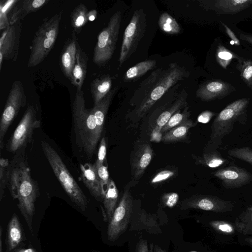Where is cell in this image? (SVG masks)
Here are the masks:
<instances>
[{
	"label": "cell",
	"instance_id": "7402d4cb",
	"mask_svg": "<svg viewBox=\"0 0 252 252\" xmlns=\"http://www.w3.org/2000/svg\"><path fill=\"white\" fill-rule=\"evenodd\" d=\"M112 78L108 75L94 79L91 85V93L94 105L101 101L111 91Z\"/></svg>",
	"mask_w": 252,
	"mask_h": 252
},
{
	"label": "cell",
	"instance_id": "ab89813d",
	"mask_svg": "<svg viewBox=\"0 0 252 252\" xmlns=\"http://www.w3.org/2000/svg\"><path fill=\"white\" fill-rule=\"evenodd\" d=\"M179 199V194L173 192L164 194L161 197V201L164 206L172 208L177 204Z\"/></svg>",
	"mask_w": 252,
	"mask_h": 252
},
{
	"label": "cell",
	"instance_id": "44dd1931",
	"mask_svg": "<svg viewBox=\"0 0 252 252\" xmlns=\"http://www.w3.org/2000/svg\"><path fill=\"white\" fill-rule=\"evenodd\" d=\"M187 93L183 89L172 105L158 116L156 122L155 129L161 131L170 118L187 104Z\"/></svg>",
	"mask_w": 252,
	"mask_h": 252
},
{
	"label": "cell",
	"instance_id": "b9f144b4",
	"mask_svg": "<svg viewBox=\"0 0 252 252\" xmlns=\"http://www.w3.org/2000/svg\"><path fill=\"white\" fill-rule=\"evenodd\" d=\"M242 74L246 82L252 83V63L248 62L246 63L243 68Z\"/></svg>",
	"mask_w": 252,
	"mask_h": 252
},
{
	"label": "cell",
	"instance_id": "5b68a950",
	"mask_svg": "<svg viewBox=\"0 0 252 252\" xmlns=\"http://www.w3.org/2000/svg\"><path fill=\"white\" fill-rule=\"evenodd\" d=\"M189 75L184 67L172 63L147 92L135 110L136 116L143 117L171 87Z\"/></svg>",
	"mask_w": 252,
	"mask_h": 252
},
{
	"label": "cell",
	"instance_id": "e575fe53",
	"mask_svg": "<svg viewBox=\"0 0 252 252\" xmlns=\"http://www.w3.org/2000/svg\"><path fill=\"white\" fill-rule=\"evenodd\" d=\"M10 164L8 159L4 158H0V200L3 198L4 189L7 187L8 168Z\"/></svg>",
	"mask_w": 252,
	"mask_h": 252
},
{
	"label": "cell",
	"instance_id": "8d00e7d4",
	"mask_svg": "<svg viewBox=\"0 0 252 252\" xmlns=\"http://www.w3.org/2000/svg\"><path fill=\"white\" fill-rule=\"evenodd\" d=\"M210 225L216 231L222 234H232L235 232V227L229 222L222 220H213Z\"/></svg>",
	"mask_w": 252,
	"mask_h": 252
},
{
	"label": "cell",
	"instance_id": "7bdbcfd3",
	"mask_svg": "<svg viewBox=\"0 0 252 252\" xmlns=\"http://www.w3.org/2000/svg\"><path fill=\"white\" fill-rule=\"evenodd\" d=\"M214 113L209 111H206L201 113L198 117L197 120L199 122L202 123H207L209 122Z\"/></svg>",
	"mask_w": 252,
	"mask_h": 252
},
{
	"label": "cell",
	"instance_id": "7a4b0ae2",
	"mask_svg": "<svg viewBox=\"0 0 252 252\" xmlns=\"http://www.w3.org/2000/svg\"><path fill=\"white\" fill-rule=\"evenodd\" d=\"M72 112L76 142L91 158L101 135L98 132L92 109L85 107L82 90H76Z\"/></svg>",
	"mask_w": 252,
	"mask_h": 252
},
{
	"label": "cell",
	"instance_id": "30bf717a",
	"mask_svg": "<svg viewBox=\"0 0 252 252\" xmlns=\"http://www.w3.org/2000/svg\"><path fill=\"white\" fill-rule=\"evenodd\" d=\"M146 29V19L142 9L134 11L124 33L119 57L121 66L135 51L143 36Z\"/></svg>",
	"mask_w": 252,
	"mask_h": 252
},
{
	"label": "cell",
	"instance_id": "d590c367",
	"mask_svg": "<svg viewBox=\"0 0 252 252\" xmlns=\"http://www.w3.org/2000/svg\"><path fill=\"white\" fill-rule=\"evenodd\" d=\"M94 164L95 168L97 175L100 181L104 195L110 180V178H109L107 166L105 164L96 165L94 163Z\"/></svg>",
	"mask_w": 252,
	"mask_h": 252
},
{
	"label": "cell",
	"instance_id": "4fadbf2b",
	"mask_svg": "<svg viewBox=\"0 0 252 252\" xmlns=\"http://www.w3.org/2000/svg\"><path fill=\"white\" fill-rule=\"evenodd\" d=\"M232 202L217 196L206 195L193 196L184 200L181 203L182 209H197L216 213H226L233 210Z\"/></svg>",
	"mask_w": 252,
	"mask_h": 252
},
{
	"label": "cell",
	"instance_id": "ac0fdd59",
	"mask_svg": "<svg viewBox=\"0 0 252 252\" xmlns=\"http://www.w3.org/2000/svg\"><path fill=\"white\" fill-rule=\"evenodd\" d=\"M80 167L82 181L91 194L97 201L103 200V192L94 164H81Z\"/></svg>",
	"mask_w": 252,
	"mask_h": 252
},
{
	"label": "cell",
	"instance_id": "ba28073f",
	"mask_svg": "<svg viewBox=\"0 0 252 252\" xmlns=\"http://www.w3.org/2000/svg\"><path fill=\"white\" fill-rule=\"evenodd\" d=\"M40 126V121L37 118L35 108L29 105L7 143L6 150L15 154L25 149L32 140L34 130Z\"/></svg>",
	"mask_w": 252,
	"mask_h": 252
},
{
	"label": "cell",
	"instance_id": "d6a6232c",
	"mask_svg": "<svg viewBox=\"0 0 252 252\" xmlns=\"http://www.w3.org/2000/svg\"><path fill=\"white\" fill-rule=\"evenodd\" d=\"M16 0H1L0 6V30H3L10 25L9 12Z\"/></svg>",
	"mask_w": 252,
	"mask_h": 252
},
{
	"label": "cell",
	"instance_id": "816d5d0a",
	"mask_svg": "<svg viewBox=\"0 0 252 252\" xmlns=\"http://www.w3.org/2000/svg\"><path fill=\"white\" fill-rule=\"evenodd\" d=\"M197 252L192 251V252Z\"/></svg>",
	"mask_w": 252,
	"mask_h": 252
},
{
	"label": "cell",
	"instance_id": "f907efd6",
	"mask_svg": "<svg viewBox=\"0 0 252 252\" xmlns=\"http://www.w3.org/2000/svg\"><path fill=\"white\" fill-rule=\"evenodd\" d=\"M245 240L249 245L252 246V237H247Z\"/></svg>",
	"mask_w": 252,
	"mask_h": 252
},
{
	"label": "cell",
	"instance_id": "5bb4252c",
	"mask_svg": "<svg viewBox=\"0 0 252 252\" xmlns=\"http://www.w3.org/2000/svg\"><path fill=\"white\" fill-rule=\"evenodd\" d=\"M214 175L221 181L223 187L227 189L242 187L252 181V174L245 169L231 165L220 168Z\"/></svg>",
	"mask_w": 252,
	"mask_h": 252
},
{
	"label": "cell",
	"instance_id": "f35d334b",
	"mask_svg": "<svg viewBox=\"0 0 252 252\" xmlns=\"http://www.w3.org/2000/svg\"><path fill=\"white\" fill-rule=\"evenodd\" d=\"M174 175V171L163 170L156 174L152 179L151 183L152 184H159L170 179Z\"/></svg>",
	"mask_w": 252,
	"mask_h": 252
},
{
	"label": "cell",
	"instance_id": "d6986e66",
	"mask_svg": "<svg viewBox=\"0 0 252 252\" xmlns=\"http://www.w3.org/2000/svg\"><path fill=\"white\" fill-rule=\"evenodd\" d=\"M88 57L79 43L77 45L76 62L73 67L70 81L76 90H82L87 72Z\"/></svg>",
	"mask_w": 252,
	"mask_h": 252
},
{
	"label": "cell",
	"instance_id": "603a6c76",
	"mask_svg": "<svg viewBox=\"0 0 252 252\" xmlns=\"http://www.w3.org/2000/svg\"><path fill=\"white\" fill-rule=\"evenodd\" d=\"M22 239V230L20 222L16 214L11 217L7 228L6 245L7 252L14 250Z\"/></svg>",
	"mask_w": 252,
	"mask_h": 252
},
{
	"label": "cell",
	"instance_id": "4dcf8cb0",
	"mask_svg": "<svg viewBox=\"0 0 252 252\" xmlns=\"http://www.w3.org/2000/svg\"><path fill=\"white\" fill-rule=\"evenodd\" d=\"M158 26L162 31L169 34H177L180 32V27L175 19L166 12L160 15Z\"/></svg>",
	"mask_w": 252,
	"mask_h": 252
},
{
	"label": "cell",
	"instance_id": "e0dca14e",
	"mask_svg": "<svg viewBox=\"0 0 252 252\" xmlns=\"http://www.w3.org/2000/svg\"><path fill=\"white\" fill-rule=\"evenodd\" d=\"M49 1L48 0H17L8 14L10 25L20 22L29 14L38 10Z\"/></svg>",
	"mask_w": 252,
	"mask_h": 252
},
{
	"label": "cell",
	"instance_id": "484cf974",
	"mask_svg": "<svg viewBox=\"0 0 252 252\" xmlns=\"http://www.w3.org/2000/svg\"><path fill=\"white\" fill-rule=\"evenodd\" d=\"M89 11L83 3H80L72 11L71 14V24L73 31L80 33L82 28L88 21Z\"/></svg>",
	"mask_w": 252,
	"mask_h": 252
},
{
	"label": "cell",
	"instance_id": "d4e9b609",
	"mask_svg": "<svg viewBox=\"0 0 252 252\" xmlns=\"http://www.w3.org/2000/svg\"><path fill=\"white\" fill-rule=\"evenodd\" d=\"M195 125L196 124L189 119L165 133L162 137V140L165 142H171L182 140L187 136L189 129Z\"/></svg>",
	"mask_w": 252,
	"mask_h": 252
},
{
	"label": "cell",
	"instance_id": "836d02e7",
	"mask_svg": "<svg viewBox=\"0 0 252 252\" xmlns=\"http://www.w3.org/2000/svg\"><path fill=\"white\" fill-rule=\"evenodd\" d=\"M227 153L231 157L252 164V149L250 147L235 148L230 149Z\"/></svg>",
	"mask_w": 252,
	"mask_h": 252
},
{
	"label": "cell",
	"instance_id": "2e32d148",
	"mask_svg": "<svg viewBox=\"0 0 252 252\" xmlns=\"http://www.w3.org/2000/svg\"><path fill=\"white\" fill-rule=\"evenodd\" d=\"M153 156L152 148L148 143H142L136 148L131 160V172L134 179H138L142 176L150 163Z\"/></svg>",
	"mask_w": 252,
	"mask_h": 252
},
{
	"label": "cell",
	"instance_id": "8fae6325",
	"mask_svg": "<svg viewBox=\"0 0 252 252\" xmlns=\"http://www.w3.org/2000/svg\"><path fill=\"white\" fill-rule=\"evenodd\" d=\"M133 201L128 190H126L109 221L107 237L110 241H116L126 230L132 213Z\"/></svg>",
	"mask_w": 252,
	"mask_h": 252
},
{
	"label": "cell",
	"instance_id": "f1b7e54d",
	"mask_svg": "<svg viewBox=\"0 0 252 252\" xmlns=\"http://www.w3.org/2000/svg\"><path fill=\"white\" fill-rule=\"evenodd\" d=\"M252 3V0H220L217 1L215 5L224 13H234Z\"/></svg>",
	"mask_w": 252,
	"mask_h": 252
},
{
	"label": "cell",
	"instance_id": "9c48e42d",
	"mask_svg": "<svg viewBox=\"0 0 252 252\" xmlns=\"http://www.w3.org/2000/svg\"><path fill=\"white\" fill-rule=\"evenodd\" d=\"M27 97L22 82L15 81L8 94L0 121V149L4 147V138L7 131L18 114L20 109L24 107Z\"/></svg>",
	"mask_w": 252,
	"mask_h": 252
},
{
	"label": "cell",
	"instance_id": "6da1fadb",
	"mask_svg": "<svg viewBox=\"0 0 252 252\" xmlns=\"http://www.w3.org/2000/svg\"><path fill=\"white\" fill-rule=\"evenodd\" d=\"M7 187L32 233L35 203L39 195L38 184L31 175L25 149L16 153L8 168Z\"/></svg>",
	"mask_w": 252,
	"mask_h": 252
},
{
	"label": "cell",
	"instance_id": "74e56055",
	"mask_svg": "<svg viewBox=\"0 0 252 252\" xmlns=\"http://www.w3.org/2000/svg\"><path fill=\"white\" fill-rule=\"evenodd\" d=\"M216 56L218 61L225 68L233 58V54L223 47L218 49Z\"/></svg>",
	"mask_w": 252,
	"mask_h": 252
},
{
	"label": "cell",
	"instance_id": "60d3db41",
	"mask_svg": "<svg viewBox=\"0 0 252 252\" xmlns=\"http://www.w3.org/2000/svg\"><path fill=\"white\" fill-rule=\"evenodd\" d=\"M106 143L105 137H103L100 142L97 153V157L94 164L96 165L104 164L106 157Z\"/></svg>",
	"mask_w": 252,
	"mask_h": 252
},
{
	"label": "cell",
	"instance_id": "ffe728a7",
	"mask_svg": "<svg viewBox=\"0 0 252 252\" xmlns=\"http://www.w3.org/2000/svg\"><path fill=\"white\" fill-rule=\"evenodd\" d=\"M229 90L228 85L222 82L214 81L208 82L197 90V96L204 101H208L225 94Z\"/></svg>",
	"mask_w": 252,
	"mask_h": 252
},
{
	"label": "cell",
	"instance_id": "83f0119b",
	"mask_svg": "<svg viewBox=\"0 0 252 252\" xmlns=\"http://www.w3.org/2000/svg\"><path fill=\"white\" fill-rule=\"evenodd\" d=\"M156 64V60H150L140 62L127 70L125 75L124 79L131 80L137 79L155 68Z\"/></svg>",
	"mask_w": 252,
	"mask_h": 252
},
{
	"label": "cell",
	"instance_id": "7c38bea8",
	"mask_svg": "<svg viewBox=\"0 0 252 252\" xmlns=\"http://www.w3.org/2000/svg\"><path fill=\"white\" fill-rule=\"evenodd\" d=\"M22 30L21 22L10 25L2 31L0 38V68L2 61H16L19 49Z\"/></svg>",
	"mask_w": 252,
	"mask_h": 252
},
{
	"label": "cell",
	"instance_id": "ee69618b",
	"mask_svg": "<svg viewBox=\"0 0 252 252\" xmlns=\"http://www.w3.org/2000/svg\"><path fill=\"white\" fill-rule=\"evenodd\" d=\"M136 252H149L148 243L146 240L141 239L136 244Z\"/></svg>",
	"mask_w": 252,
	"mask_h": 252
},
{
	"label": "cell",
	"instance_id": "681fc988",
	"mask_svg": "<svg viewBox=\"0 0 252 252\" xmlns=\"http://www.w3.org/2000/svg\"><path fill=\"white\" fill-rule=\"evenodd\" d=\"M2 229L0 225V252H2Z\"/></svg>",
	"mask_w": 252,
	"mask_h": 252
},
{
	"label": "cell",
	"instance_id": "52a82bcc",
	"mask_svg": "<svg viewBox=\"0 0 252 252\" xmlns=\"http://www.w3.org/2000/svg\"><path fill=\"white\" fill-rule=\"evenodd\" d=\"M121 22V12H115L110 18L108 25L99 33L94 48L93 62L103 65L111 58L117 44Z\"/></svg>",
	"mask_w": 252,
	"mask_h": 252
},
{
	"label": "cell",
	"instance_id": "277c9868",
	"mask_svg": "<svg viewBox=\"0 0 252 252\" xmlns=\"http://www.w3.org/2000/svg\"><path fill=\"white\" fill-rule=\"evenodd\" d=\"M61 18L62 13H59L44 19L33 38L28 67L37 65L47 57L57 39Z\"/></svg>",
	"mask_w": 252,
	"mask_h": 252
},
{
	"label": "cell",
	"instance_id": "8992f818",
	"mask_svg": "<svg viewBox=\"0 0 252 252\" xmlns=\"http://www.w3.org/2000/svg\"><path fill=\"white\" fill-rule=\"evenodd\" d=\"M248 100L242 98L233 102L224 108L215 119L211 126V144L216 148L232 130L236 122L245 124V115Z\"/></svg>",
	"mask_w": 252,
	"mask_h": 252
},
{
	"label": "cell",
	"instance_id": "3957f363",
	"mask_svg": "<svg viewBox=\"0 0 252 252\" xmlns=\"http://www.w3.org/2000/svg\"><path fill=\"white\" fill-rule=\"evenodd\" d=\"M41 146L53 172L70 200L82 211L88 205L87 198L57 152L46 141H41Z\"/></svg>",
	"mask_w": 252,
	"mask_h": 252
},
{
	"label": "cell",
	"instance_id": "c3c4849f",
	"mask_svg": "<svg viewBox=\"0 0 252 252\" xmlns=\"http://www.w3.org/2000/svg\"><path fill=\"white\" fill-rule=\"evenodd\" d=\"M154 252H166V251L159 246L155 245L154 248Z\"/></svg>",
	"mask_w": 252,
	"mask_h": 252
},
{
	"label": "cell",
	"instance_id": "1f68e13d",
	"mask_svg": "<svg viewBox=\"0 0 252 252\" xmlns=\"http://www.w3.org/2000/svg\"><path fill=\"white\" fill-rule=\"evenodd\" d=\"M189 116L190 111L189 110V107L186 106L182 111H181V109L178 110L170 118L161 129L160 132L166 133L171 129L189 120Z\"/></svg>",
	"mask_w": 252,
	"mask_h": 252
},
{
	"label": "cell",
	"instance_id": "f546056e",
	"mask_svg": "<svg viewBox=\"0 0 252 252\" xmlns=\"http://www.w3.org/2000/svg\"><path fill=\"white\" fill-rule=\"evenodd\" d=\"M198 162L209 168H216L225 164L227 160L223 158L218 151L215 150L204 153L197 159Z\"/></svg>",
	"mask_w": 252,
	"mask_h": 252
},
{
	"label": "cell",
	"instance_id": "f6af8a7d",
	"mask_svg": "<svg viewBox=\"0 0 252 252\" xmlns=\"http://www.w3.org/2000/svg\"><path fill=\"white\" fill-rule=\"evenodd\" d=\"M225 27L226 32L229 37L231 39L233 42L237 45H240V41L236 37L233 32L225 24H222Z\"/></svg>",
	"mask_w": 252,
	"mask_h": 252
},
{
	"label": "cell",
	"instance_id": "4316f807",
	"mask_svg": "<svg viewBox=\"0 0 252 252\" xmlns=\"http://www.w3.org/2000/svg\"><path fill=\"white\" fill-rule=\"evenodd\" d=\"M235 226L238 232L244 235L252 234V206L247 207L238 215Z\"/></svg>",
	"mask_w": 252,
	"mask_h": 252
},
{
	"label": "cell",
	"instance_id": "cb8c5ba5",
	"mask_svg": "<svg viewBox=\"0 0 252 252\" xmlns=\"http://www.w3.org/2000/svg\"><path fill=\"white\" fill-rule=\"evenodd\" d=\"M118 190L114 181L110 179L103 197V203L107 218L111 220L118 200Z\"/></svg>",
	"mask_w": 252,
	"mask_h": 252
},
{
	"label": "cell",
	"instance_id": "9a60e30c",
	"mask_svg": "<svg viewBox=\"0 0 252 252\" xmlns=\"http://www.w3.org/2000/svg\"><path fill=\"white\" fill-rule=\"evenodd\" d=\"M78 42L76 33L73 30L71 36L66 40L60 55L61 68L69 80L76 62Z\"/></svg>",
	"mask_w": 252,
	"mask_h": 252
},
{
	"label": "cell",
	"instance_id": "bcb514c9",
	"mask_svg": "<svg viewBox=\"0 0 252 252\" xmlns=\"http://www.w3.org/2000/svg\"><path fill=\"white\" fill-rule=\"evenodd\" d=\"M97 15V11L95 10H92L91 11H89L88 18V20L92 21L95 20Z\"/></svg>",
	"mask_w": 252,
	"mask_h": 252
},
{
	"label": "cell",
	"instance_id": "7dc6e473",
	"mask_svg": "<svg viewBox=\"0 0 252 252\" xmlns=\"http://www.w3.org/2000/svg\"><path fill=\"white\" fill-rule=\"evenodd\" d=\"M17 252H36V251L33 248H29L25 249H22L18 251Z\"/></svg>",
	"mask_w": 252,
	"mask_h": 252
}]
</instances>
